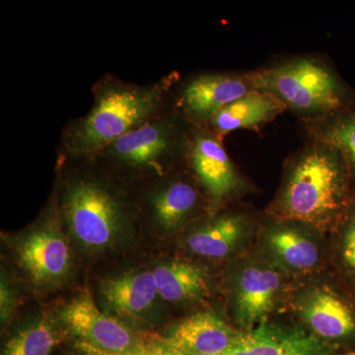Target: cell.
Returning <instances> with one entry per match:
<instances>
[{
  "instance_id": "cell-1",
  "label": "cell",
  "mask_w": 355,
  "mask_h": 355,
  "mask_svg": "<svg viewBox=\"0 0 355 355\" xmlns=\"http://www.w3.org/2000/svg\"><path fill=\"white\" fill-rule=\"evenodd\" d=\"M171 84L162 79L140 85L113 76L103 77L93 87L92 108L67 125L60 158L92 160L114 140L167 109Z\"/></svg>"
},
{
  "instance_id": "cell-2",
  "label": "cell",
  "mask_w": 355,
  "mask_h": 355,
  "mask_svg": "<svg viewBox=\"0 0 355 355\" xmlns=\"http://www.w3.org/2000/svg\"><path fill=\"white\" fill-rule=\"evenodd\" d=\"M350 184L340 154L320 141L292 161L277 209L286 220L324 225L345 214L352 198Z\"/></svg>"
},
{
  "instance_id": "cell-3",
  "label": "cell",
  "mask_w": 355,
  "mask_h": 355,
  "mask_svg": "<svg viewBox=\"0 0 355 355\" xmlns=\"http://www.w3.org/2000/svg\"><path fill=\"white\" fill-rule=\"evenodd\" d=\"M90 170L67 178L60 212L77 243L88 251L100 252L114 246L128 232L132 214L127 198L116 186Z\"/></svg>"
},
{
  "instance_id": "cell-4",
  "label": "cell",
  "mask_w": 355,
  "mask_h": 355,
  "mask_svg": "<svg viewBox=\"0 0 355 355\" xmlns=\"http://www.w3.org/2000/svg\"><path fill=\"white\" fill-rule=\"evenodd\" d=\"M254 87L275 95L298 114L331 118L354 107L345 84L328 65L302 58L252 74Z\"/></svg>"
},
{
  "instance_id": "cell-5",
  "label": "cell",
  "mask_w": 355,
  "mask_h": 355,
  "mask_svg": "<svg viewBox=\"0 0 355 355\" xmlns=\"http://www.w3.org/2000/svg\"><path fill=\"white\" fill-rule=\"evenodd\" d=\"M191 125L175 108L133 128L92 160L119 172L163 177L184 159Z\"/></svg>"
},
{
  "instance_id": "cell-6",
  "label": "cell",
  "mask_w": 355,
  "mask_h": 355,
  "mask_svg": "<svg viewBox=\"0 0 355 355\" xmlns=\"http://www.w3.org/2000/svg\"><path fill=\"white\" fill-rule=\"evenodd\" d=\"M18 265L35 286H58L72 270V254L57 216H44L24 233L15 248Z\"/></svg>"
},
{
  "instance_id": "cell-7",
  "label": "cell",
  "mask_w": 355,
  "mask_h": 355,
  "mask_svg": "<svg viewBox=\"0 0 355 355\" xmlns=\"http://www.w3.org/2000/svg\"><path fill=\"white\" fill-rule=\"evenodd\" d=\"M253 90L250 76L202 73L183 84L174 108L193 127H207L224 107Z\"/></svg>"
},
{
  "instance_id": "cell-8",
  "label": "cell",
  "mask_w": 355,
  "mask_h": 355,
  "mask_svg": "<svg viewBox=\"0 0 355 355\" xmlns=\"http://www.w3.org/2000/svg\"><path fill=\"white\" fill-rule=\"evenodd\" d=\"M184 161L214 202H223L239 188V175L221 139L207 128L191 127Z\"/></svg>"
},
{
  "instance_id": "cell-9",
  "label": "cell",
  "mask_w": 355,
  "mask_h": 355,
  "mask_svg": "<svg viewBox=\"0 0 355 355\" xmlns=\"http://www.w3.org/2000/svg\"><path fill=\"white\" fill-rule=\"evenodd\" d=\"M60 321L79 340L109 352H125L144 343L130 329L102 312L94 299L83 292L60 311Z\"/></svg>"
},
{
  "instance_id": "cell-10",
  "label": "cell",
  "mask_w": 355,
  "mask_h": 355,
  "mask_svg": "<svg viewBox=\"0 0 355 355\" xmlns=\"http://www.w3.org/2000/svg\"><path fill=\"white\" fill-rule=\"evenodd\" d=\"M313 335L334 355L355 350V315L349 304L330 289H319L306 301L302 310Z\"/></svg>"
},
{
  "instance_id": "cell-11",
  "label": "cell",
  "mask_w": 355,
  "mask_h": 355,
  "mask_svg": "<svg viewBox=\"0 0 355 355\" xmlns=\"http://www.w3.org/2000/svg\"><path fill=\"white\" fill-rule=\"evenodd\" d=\"M242 334L216 315L200 312L184 319L156 343L184 354L220 355L235 345Z\"/></svg>"
},
{
  "instance_id": "cell-12",
  "label": "cell",
  "mask_w": 355,
  "mask_h": 355,
  "mask_svg": "<svg viewBox=\"0 0 355 355\" xmlns=\"http://www.w3.org/2000/svg\"><path fill=\"white\" fill-rule=\"evenodd\" d=\"M280 279L272 270L248 268L238 279L236 316L245 331L266 324L279 293Z\"/></svg>"
},
{
  "instance_id": "cell-13",
  "label": "cell",
  "mask_w": 355,
  "mask_h": 355,
  "mask_svg": "<svg viewBox=\"0 0 355 355\" xmlns=\"http://www.w3.org/2000/svg\"><path fill=\"white\" fill-rule=\"evenodd\" d=\"M100 294L109 311L128 318L144 314L159 296L151 270H130L103 280Z\"/></svg>"
},
{
  "instance_id": "cell-14",
  "label": "cell",
  "mask_w": 355,
  "mask_h": 355,
  "mask_svg": "<svg viewBox=\"0 0 355 355\" xmlns=\"http://www.w3.org/2000/svg\"><path fill=\"white\" fill-rule=\"evenodd\" d=\"M286 109V105L275 95L254 89L224 107L205 128L222 139L236 130H257L275 120Z\"/></svg>"
},
{
  "instance_id": "cell-15",
  "label": "cell",
  "mask_w": 355,
  "mask_h": 355,
  "mask_svg": "<svg viewBox=\"0 0 355 355\" xmlns=\"http://www.w3.org/2000/svg\"><path fill=\"white\" fill-rule=\"evenodd\" d=\"M147 203L154 225L163 232H171L195 214L200 193L190 182L177 177L154 187Z\"/></svg>"
},
{
  "instance_id": "cell-16",
  "label": "cell",
  "mask_w": 355,
  "mask_h": 355,
  "mask_svg": "<svg viewBox=\"0 0 355 355\" xmlns=\"http://www.w3.org/2000/svg\"><path fill=\"white\" fill-rule=\"evenodd\" d=\"M158 294L172 303L186 302L202 297L207 292V279L197 266L183 261H172L153 270Z\"/></svg>"
},
{
  "instance_id": "cell-17",
  "label": "cell",
  "mask_w": 355,
  "mask_h": 355,
  "mask_svg": "<svg viewBox=\"0 0 355 355\" xmlns=\"http://www.w3.org/2000/svg\"><path fill=\"white\" fill-rule=\"evenodd\" d=\"M241 216L224 214L191 233L188 246L193 253L209 259L227 256L244 232Z\"/></svg>"
},
{
  "instance_id": "cell-18",
  "label": "cell",
  "mask_w": 355,
  "mask_h": 355,
  "mask_svg": "<svg viewBox=\"0 0 355 355\" xmlns=\"http://www.w3.org/2000/svg\"><path fill=\"white\" fill-rule=\"evenodd\" d=\"M268 240L280 259L296 270H309L319 260L316 245L294 229H275L268 234Z\"/></svg>"
},
{
  "instance_id": "cell-19",
  "label": "cell",
  "mask_w": 355,
  "mask_h": 355,
  "mask_svg": "<svg viewBox=\"0 0 355 355\" xmlns=\"http://www.w3.org/2000/svg\"><path fill=\"white\" fill-rule=\"evenodd\" d=\"M60 340L55 324L43 317L15 334L6 343L3 355H50Z\"/></svg>"
},
{
  "instance_id": "cell-20",
  "label": "cell",
  "mask_w": 355,
  "mask_h": 355,
  "mask_svg": "<svg viewBox=\"0 0 355 355\" xmlns=\"http://www.w3.org/2000/svg\"><path fill=\"white\" fill-rule=\"evenodd\" d=\"M320 141L334 147L340 154L350 180L355 182V106L328 120Z\"/></svg>"
},
{
  "instance_id": "cell-21",
  "label": "cell",
  "mask_w": 355,
  "mask_h": 355,
  "mask_svg": "<svg viewBox=\"0 0 355 355\" xmlns=\"http://www.w3.org/2000/svg\"><path fill=\"white\" fill-rule=\"evenodd\" d=\"M347 218L343 232L342 256L347 268L355 272V200H350L349 207L343 214Z\"/></svg>"
},
{
  "instance_id": "cell-22",
  "label": "cell",
  "mask_w": 355,
  "mask_h": 355,
  "mask_svg": "<svg viewBox=\"0 0 355 355\" xmlns=\"http://www.w3.org/2000/svg\"><path fill=\"white\" fill-rule=\"evenodd\" d=\"M15 299L12 287L2 273L1 284H0V313H1L2 324H6L10 322L15 310Z\"/></svg>"
},
{
  "instance_id": "cell-23",
  "label": "cell",
  "mask_w": 355,
  "mask_h": 355,
  "mask_svg": "<svg viewBox=\"0 0 355 355\" xmlns=\"http://www.w3.org/2000/svg\"><path fill=\"white\" fill-rule=\"evenodd\" d=\"M335 355H355V350H354V352H345V354H340Z\"/></svg>"
}]
</instances>
